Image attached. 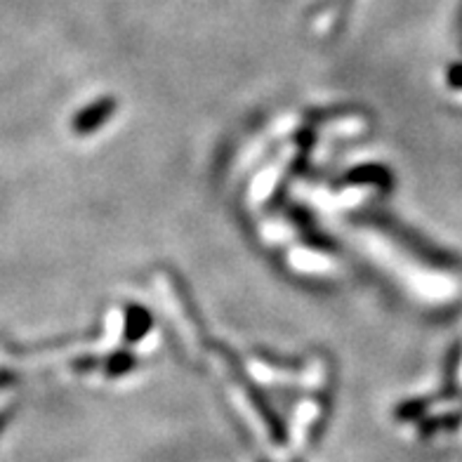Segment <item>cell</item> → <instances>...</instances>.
<instances>
[{
    "mask_svg": "<svg viewBox=\"0 0 462 462\" xmlns=\"http://www.w3.org/2000/svg\"><path fill=\"white\" fill-rule=\"evenodd\" d=\"M130 365H133V359H130V356H125V354H121V356H114V359H111L109 373H123V371H128Z\"/></svg>",
    "mask_w": 462,
    "mask_h": 462,
    "instance_id": "cell-7",
    "label": "cell"
},
{
    "mask_svg": "<svg viewBox=\"0 0 462 462\" xmlns=\"http://www.w3.org/2000/svg\"><path fill=\"white\" fill-rule=\"evenodd\" d=\"M446 79H448V86L456 88V90H462V61H456V64H450L448 73H446Z\"/></svg>",
    "mask_w": 462,
    "mask_h": 462,
    "instance_id": "cell-6",
    "label": "cell"
},
{
    "mask_svg": "<svg viewBox=\"0 0 462 462\" xmlns=\"http://www.w3.org/2000/svg\"><path fill=\"white\" fill-rule=\"evenodd\" d=\"M460 425H462V413H446V415H439V418L422 420V422H420V432H422V437H432V434L444 432V430L453 432V430H457Z\"/></svg>",
    "mask_w": 462,
    "mask_h": 462,
    "instance_id": "cell-3",
    "label": "cell"
},
{
    "mask_svg": "<svg viewBox=\"0 0 462 462\" xmlns=\"http://www.w3.org/2000/svg\"><path fill=\"white\" fill-rule=\"evenodd\" d=\"M114 111H116L114 99H102V102L90 104L88 109H83L79 116H76V121H73V130L80 134L92 133V130H97L99 125H104V123H106V118H109Z\"/></svg>",
    "mask_w": 462,
    "mask_h": 462,
    "instance_id": "cell-1",
    "label": "cell"
},
{
    "mask_svg": "<svg viewBox=\"0 0 462 462\" xmlns=\"http://www.w3.org/2000/svg\"><path fill=\"white\" fill-rule=\"evenodd\" d=\"M462 361V342H456L450 346L448 356H446V373H444V390H441V399H456L457 396V373H460Z\"/></svg>",
    "mask_w": 462,
    "mask_h": 462,
    "instance_id": "cell-2",
    "label": "cell"
},
{
    "mask_svg": "<svg viewBox=\"0 0 462 462\" xmlns=\"http://www.w3.org/2000/svg\"><path fill=\"white\" fill-rule=\"evenodd\" d=\"M7 422V415H0V432H3V427H5Z\"/></svg>",
    "mask_w": 462,
    "mask_h": 462,
    "instance_id": "cell-9",
    "label": "cell"
},
{
    "mask_svg": "<svg viewBox=\"0 0 462 462\" xmlns=\"http://www.w3.org/2000/svg\"><path fill=\"white\" fill-rule=\"evenodd\" d=\"M430 399H413V402H406L402 408H396V418H402L403 422H411V420H420L427 413L430 408Z\"/></svg>",
    "mask_w": 462,
    "mask_h": 462,
    "instance_id": "cell-4",
    "label": "cell"
},
{
    "mask_svg": "<svg viewBox=\"0 0 462 462\" xmlns=\"http://www.w3.org/2000/svg\"><path fill=\"white\" fill-rule=\"evenodd\" d=\"M146 328H149V317H146V311L140 310V307L130 310V314H128V340H137V337H142Z\"/></svg>",
    "mask_w": 462,
    "mask_h": 462,
    "instance_id": "cell-5",
    "label": "cell"
},
{
    "mask_svg": "<svg viewBox=\"0 0 462 462\" xmlns=\"http://www.w3.org/2000/svg\"><path fill=\"white\" fill-rule=\"evenodd\" d=\"M457 31L462 33V5H460V13H457Z\"/></svg>",
    "mask_w": 462,
    "mask_h": 462,
    "instance_id": "cell-8",
    "label": "cell"
}]
</instances>
